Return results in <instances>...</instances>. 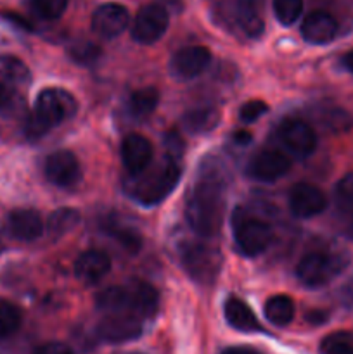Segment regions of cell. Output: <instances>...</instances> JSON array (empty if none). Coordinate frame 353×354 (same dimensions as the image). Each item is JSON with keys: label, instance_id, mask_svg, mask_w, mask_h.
I'll use <instances>...</instances> for the list:
<instances>
[{"label": "cell", "instance_id": "6da1fadb", "mask_svg": "<svg viewBox=\"0 0 353 354\" xmlns=\"http://www.w3.org/2000/svg\"><path fill=\"white\" fill-rule=\"evenodd\" d=\"M227 183L228 175L220 161H203L185 203L187 223L201 237H215L220 232Z\"/></svg>", "mask_w": 353, "mask_h": 354}, {"label": "cell", "instance_id": "7a4b0ae2", "mask_svg": "<svg viewBox=\"0 0 353 354\" xmlns=\"http://www.w3.org/2000/svg\"><path fill=\"white\" fill-rule=\"evenodd\" d=\"M180 175L182 171H180L179 162L166 158L154 168L149 166L134 176L132 197L142 206H156L172 194V190L179 183Z\"/></svg>", "mask_w": 353, "mask_h": 354}, {"label": "cell", "instance_id": "3957f363", "mask_svg": "<svg viewBox=\"0 0 353 354\" xmlns=\"http://www.w3.org/2000/svg\"><path fill=\"white\" fill-rule=\"evenodd\" d=\"M180 261L187 275L197 283H213L220 275L221 258L220 249L206 244L204 241H190L180 251Z\"/></svg>", "mask_w": 353, "mask_h": 354}, {"label": "cell", "instance_id": "277c9868", "mask_svg": "<svg viewBox=\"0 0 353 354\" xmlns=\"http://www.w3.org/2000/svg\"><path fill=\"white\" fill-rule=\"evenodd\" d=\"M346 258L332 252H310L296 266V277L308 289H318L331 282L346 266Z\"/></svg>", "mask_w": 353, "mask_h": 354}, {"label": "cell", "instance_id": "5b68a950", "mask_svg": "<svg viewBox=\"0 0 353 354\" xmlns=\"http://www.w3.org/2000/svg\"><path fill=\"white\" fill-rule=\"evenodd\" d=\"M78 111L75 97L62 88H45L38 93L31 113L48 128H54L71 120Z\"/></svg>", "mask_w": 353, "mask_h": 354}, {"label": "cell", "instance_id": "8992f818", "mask_svg": "<svg viewBox=\"0 0 353 354\" xmlns=\"http://www.w3.org/2000/svg\"><path fill=\"white\" fill-rule=\"evenodd\" d=\"M273 239V230L266 221L251 216H234V242L239 252L249 258L266 251Z\"/></svg>", "mask_w": 353, "mask_h": 354}, {"label": "cell", "instance_id": "52a82bcc", "mask_svg": "<svg viewBox=\"0 0 353 354\" xmlns=\"http://www.w3.org/2000/svg\"><path fill=\"white\" fill-rule=\"evenodd\" d=\"M168 10L159 3L142 7L132 24V38L142 45L156 44L168 30Z\"/></svg>", "mask_w": 353, "mask_h": 354}, {"label": "cell", "instance_id": "ba28073f", "mask_svg": "<svg viewBox=\"0 0 353 354\" xmlns=\"http://www.w3.org/2000/svg\"><path fill=\"white\" fill-rule=\"evenodd\" d=\"M142 334V318L132 313H106L97 325V337L109 344L135 341Z\"/></svg>", "mask_w": 353, "mask_h": 354}, {"label": "cell", "instance_id": "9c48e42d", "mask_svg": "<svg viewBox=\"0 0 353 354\" xmlns=\"http://www.w3.org/2000/svg\"><path fill=\"white\" fill-rule=\"evenodd\" d=\"M279 138L284 147L294 154L296 158L303 159L314 154L317 147V135L314 128L301 120H286L279 128Z\"/></svg>", "mask_w": 353, "mask_h": 354}, {"label": "cell", "instance_id": "30bf717a", "mask_svg": "<svg viewBox=\"0 0 353 354\" xmlns=\"http://www.w3.org/2000/svg\"><path fill=\"white\" fill-rule=\"evenodd\" d=\"M211 54L203 45H190L176 50L170 61V73L176 80H192L210 66Z\"/></svg>", "mask_w": 353, "mask_h": 354}, {"label": "cell", "instance_id": "8fae6325", "mask_svg": "<svg viewBox=\"0 0 353 354\" xmlns=\"http://www.w3.org/2000/svg\"><path fill=\"white\" fill-rule=\"evenodd\" d=\"M130 24V14L127 7L120 3H102L92 14V31L100 38H116Z\"/></svg>", "mask_w": 353, "mask_h": 354}, {"label": "cell", "instance_id": "7c38bea8", "mask_svg": "<svg viewBox=\"0 0 353 354\" xmlns=\"http://www.w3.org/2000/svg\"><path fill=\"white\" fill-rule=\"evenodd\" d=\"M82 169H80V162L73 152L66 151H55L45 161V176L51 183L61 189H68L78 183Z\"/></svg>", "mask_w": 353, "mask_h": 354}, {"label": "cell", "instance_id": "4fadbf2b", "mask_svg": "<svg viewBox=\"0 0 353 354\" xmlns=\"http://www.w3.org/2000/svg\"><path fill=\"white\" fill-rule=\"evenodd\" d=\"M327 207V199L318 187L311 183H296L289 192L291 213L301 220H308Z\"/></svg>", "mask_w": 353, "mask_h": 354}, {"label": "cell", "instance_id": "5bb4252c", "mask_svg": "<svg viewBox=\"0 0 353 354\" xmlns=\"http://www.w3.org/2000/svg\"><path fill=\"white\" fill-rule=\"evenodd\" d=\"M291 168V161L286 154L279 151L258 152L248 165V175L260 182H275L282 178Z\"/></svg>", "mask_w": 353, "mask_h": 354}, {"label": "cell", "instance_id": "9a60e30c", "mask_svg": "<svg viewBox=\"0 0 353 354\" xmlns=\"http://www.w3.org/2000/svg\"><path fill=\"white\" fill-rule=\"evenodd\" d=\"M121 162L132 176L138 175L151 166L152 145L144 135L130 133L121 142Z\"/></svg>", "mask_w": 353, "mask_h": 354}, {"label": "cell", "instance_id": "2e32d148", "mask_svg": "<svg viewBox=\"0 0 353 354\" xmlns=\"http://www.w3.org/2000/svg\"><path fill=\"white\" fill-rule=\"evenodd\" d=\"M44 220L40 213L35 209L21 207V209H14L7 216V232L21 242L37 241L44 234Z\"/></svg>", "mask_w": 353, "mask_h": 354}, {"label": "cell", "instance_id": "e0dca14e", "mask_svg": "<svg viewBox=\"0 0 353 354\" xmlns=\"http://www.w3.org/2000/svg\"><path fill=\"white\" fill-rule=\"evenodd\" d=\"M338 33V23L331 14L324 10H315L308 14L301 23V37L314 45L331 44Z\"/></svg>", "mask_w": 353, "mask_h": 354}, {"label": "cell", "instance_id": "ac0fdd59", "mask_svg": "<svg viewBox=\"0 0 353 354\" xmlns=\"http://www.w3.org/2000/svg\"><path fill=\"white\" fill-rule=\"evenodd\" d=\"M111 259L102 251H87L75 263L76 279L85 283H97L109 273Z\"/></svg>", "mask_w": 353, "mask_h": 354}, {"label": "cell", "instance_id": "d6986e66", "mask_svg": "<svg viewBox=\"0 0 353 354\" xmlns=\"http://www.w3.org/2000/svg\"><path fill=\"white\" fill-rule=\"evenodd\" d=\"M262 7V0H237L235 2V21L246 37L258 38L265 30Z\"/></svg>", "mask_w": 353, "mask_h": 354}, {"label": "cell", "instance_id": "ffe728a7", "mask_svg": "<svg viewBox=\"0 0 353 354\" xmlns=\"http://www.w3.org/2000/svg\"><path fill=\"white\" fill-rule=\"evenodd\" d=\"M224 313L227 324L235 330L246 332V334L262 332V325H260L256 315L253 313V310L244 301L237 299V297H228L224 306Z\"/></svg>", "mask_w": 353, "mask_h": 354}, {"label": "cell", "instance_id": "44dd1931", "mask_svg": "<svg viewBox=\"0 0 353 354\" xmlns=\"http://www.w3.org/2000/svg\"><path fill=\"white\" fill-rule=\"evenodd\" d=\"M132 292V313L138 318L154 317L159 308V294L152 286L145 282H134L130 286Z\"/></svg>", "mask_w": 353, "mask_h": 354}, {"label": "cell", "instance_id": "7402d4cb", "mask_svg": "<svg viewBox=\"0 0 353 354\" xmlns=\"http://www.w3.org/2000/svg\"><path fill=\"white\" fill-rule=\"evenodd\" d=\"M96 304L104 313H132L130 286H113L100 290L96 297Z\"/></svg>", "mask_w": 353, "mask_h": 354}, {"label": "cell", "instance_id": "603a6c76", "mask_svg": "<svg viewBox=\"0 0 353 354\" xmlns=\"http://www.w3.org/2000/svg\"><path fill=\"white\" fill-rule=\"evenodd\" d=\"M220 123V113L217 107H194L189 109L182 118V124L187 133L203 135L215 130Z\"/></svg>", "mask_w": 353, "mask_h": 354}, {"label": "cell", "instance_id": "cb8c5ba5", "mask_svg": "<svg viewBox=\"0 0 353 354\" xmlns=\"http://www.w3.org/2000/svg\"><path fill=\"white\" fill-rule=\"evenodd\" d=\"M31 75L28 66L14 55H0V83L19 90L30 83Z\"/></svg>", "mask_w": 353, "mask_h": 354}, {"label": "cell", "instance_id": "d4e9b609", "mask_svg": "<svg viewBox=\"0 0 353 354\" xmlns=\"http://www.w3.org/2000/svg\"><path fill=\"white\" fill-rule=\"evenodd\" d=\"M265 318L275 327H286L293 322L294 318V303L291 297L279 294V296H272L265 303L263 308Z\"/></svg>", "mask_w": 353, "mask_h": 354}, {"label": "cell", "instance_id": "484cf974", "mask_svg": "<svg viewBox=\"0 0 353 354\" xmlns=\"http://www.w3.org/2000/svg\"><path fill=\"white\" fill-rule=\"evenodd\" d=\"M159 104V92L154 86H144V88L135 90L128 99V111L134 118L142 120V118L151 116Z\"/></svg>", "mask_w": 353, "mask_h": 354}, {"label": "cell", "instance_id": "4316f807", "mask_svg": "<svg viewBox=\"0 0 353 354\" xmlns=\"http://www.w3.org/2000/svg\"><path fill=\"white\" fill-rule=\"evenodd\" d=\"M102 230L104 234L111 235L113 239H116L125 249H128L130 252H137L142 245V237L137 230L130 227H125L121 225L116 218H104L102 221Z\"/></svg>", "mask_w": 353, "mask_h": 354}, {"label": "cell", "instance_id": "83f0119b", "mask_svg": "<svg viewBox=\"0 0 353 354\" xmlns=\"http://www.w3.org/2000/svg\"><path fill=\"white\" fill-rule=\"evenodd\" d=\"M80 213L73 207H59L54 213L48 216L47 220V230L52 237H62V235L69 234L75 230L80 223Z\"/></svg>", "mask_w": 353, "mask_h": 354}, {"label": "cell", "instance_id": "f1b7e54d", "mask_svg": "<svg viewBox=\"0 0 353 354\" xmlns=\"http://www.w3.org/2000/svg\"><path fill=\"white\" fill-rule=\"evenodd\" d=\"M23 322V313L14 303L0 299V341L16 334Z\"/></svg>", "mask_w": 353, "mask_h": 354}, {"label": "cell", "instance_id": "f546056e", "mask_svg": "<svg viewBox=\"0 0 353 354\" xmlns=\"http://www.w3.org/2000/svg\"><path fill=\"white\" fill-rule=\"evenodd\" d=\"M273 14L282 26H291L303 12V0H273Z\"/></svg>", "mask_w": 353, "mask_h": 354}, {"label": "cell", "instance_id": "4dcf8cb0", "mask_svg": "<svg viewBox=\"0 0 353 354\" xmlns=\"http://www.w3.org/2000/svg\"><path fill=\"white\" fill-rule=\"evenodd\" d=\"M320 354H353V337L346 332L327 335L320 344Z\"/></svg>", "mask_w": 353, "mask_h": 354}, {"label": "cell", "instance_id": "1f68e13d", "mask_svg": "<svg viewBox=\"0 0 353 354\" xmlns=\"http://www.w3.org/2000/svg\"><path fill=\"white\" fill-rule=\"evenodd\" d=\"M69 57H71L76 64H96L97 59L100 57V48L97 47L96 44H90V41H82V44H76L69 48Z\"/></svg>", "mask_w": 353, "mask_h": 354}, {"label": "cell", "instance_id": "d6a6232c", "mask_svg": "<svg viewBox=\"0 0 353 354\" xmlns=\"http://www.w3.org/2000/svg\"><path fill=\"white\" fill-rule=\"evenodd\" d=\"M69 0H33V9L44 19H59L68 9Z\"/></svg>", "mask_w": 353, "mask_h": 354}, {"label": "cell", "instance_id": "836d02e7", "mask_svg": "<svg viewBox=\"0 0 353 354\" xmlns=\"http://www.w3.org/2000/svg\"><path fill=\"white\" fill-rule=\"evenodd\" d=\"M334 197L341 209L353 211V173L339 180L334 190Z\"/></svg>", "mask_w": 353, "mask_h": 354}, {"label": "cell", "instance_id": "e575fe53", "mask_svg": "<svg viewBox=\"0 0 353 354\" xmlns=\"http://www.w3.org/2000/svg\"><path fill=\"white\" fill-rule=\"evenodd\" d=\"M163 147H165L166 158L180 162L183 152H185V142L180 137L179 131H168V133L165 135V140H163Z\"/></svg>", "mask_w": 353, "mask_h": 354}, {"label": "cell", "instance_id": "d590c367", "mask_svg": "<svg viewBox=\"0 0 353 354\" xmlns=\"http://www.w3.org/2000/svg\"><path fill=\"white\" fill-rule=\"evenodd\" d=\"M266 111H269V106H266L263 100L253 99L248 100L246 104H242L241 111H239V118H241V121H244V123H255V121L260 120Z\"/></svg>", "mask_w": 353, "mask_h": 354}, {"label": "cell", "instance_id": "8d00e7d4", "mask_svg": "<svg viewBox=\"0 0 353 354\" xmlns=\"http://www.w3.org/2000/svg\"><path fill=\"white\" fill-rule=\"evenodd\" d=\"M325 124H327V128H331L332 131H346L353 124V118L350 116L346 111L334 109L327 114V118H325Z\"/></svg>", "mask_w": 353, "mask_h": 354}, {"label": "cell", "instance_id": "74e56055", "mask_svg": "<svg viewBox=\"0 0 353 354\" xmlns=\"http://www.w3.org/2000/svg\"><path fill=\"white\" fill-rule=\"evenodd\" d=\"M48 130H51V128H48L47 124L42 123L33 113H30V116H28L26 121H24V135H26L28 138H31V140L42 138Z\"/></svg>", "mask_w": 353, "mask_h": 354}, {"label": "cell", "instance_id": "f35d334b", "mask_svg": "<svg viewBox=\"0 0 353 354\" xmlns=\"http://www.w3.org/2000/svg\"><path fill=\"white\" fill-rule=\"evenodd\" d=\"M338 299H339V303H341V306L345 308V310L352 311V313H353V277H352V279L346 280V282L343 283L341 287H339Z\"/></svg>", "mask_w": 353, "mask_h": 354}, {"label": "cell", "instance_id": "ab89813d", "mask_svg": "<svg viewBox=\"0 0 353 354\" xmlns=\"http://www.w3.org/2000/svg\"><path fill=\"white\" fill-rule=\"evenodd\" d=\"M16 92L17 90L0 83V113H2V111H7L9 107H12L14 100H16Z\"/></svg>", "mask_w": 353, "mask_h": 354}, {"label": "cell", "instance_id": "60d3db41", "mask_svg": "<svg viewBox=\"0 0 353 354\" xmlns=\"http://www.w3.org/2000/svg\"><path fill=\"white\" fill-rule=\"evenodd\" d=\"M2 17H6V19L9 21V23H12V24H16V26H19L21 30H26V31L33 30V28H31V24L28 23V21L24 19V17L17 16V14H14V12H3Z\"/></svg>", "mask_w": 353, "mask_h": 354}, {"label": "cell", "instance_id": "b9f144b4", "mask_svg": "<svg viewBox=\"0 0 353 354\" xmlns=\"http://www.w3.org/2000/svg\"><path fill=\"white\" fill-rule=\"evenodd\" d=\"M64 346L62 344H47L44 346V348L37 349V353L35 354H59L61 351H64Z\"/></svg>", "mask_w": 353, "mask_h": 354}, {"label": "cell", "instance_id": "7bdbcfd3", "mask_svg": "<svg viewBox=\"0 0 353 354\" xmlns=\"http://www.w3.org/2000/svg\"><path fill=\"white\" fill-rule=\"evenodd\" d=\"M221 354H260L258 351L251 348H244V346H237V348H227Z\"/></svg>", "mask_w": 353, "mask_h": 354}, {"label": "cell", "instance_id": "ee69618b", "mask_svg": "<svg viewBox=\"0 0 353 354\" xmlns=\"http://www.w3.org/2000/svg\"><path fill=\"white\" fill-rule=\"evenodd\" d=\"M341 64H343V68L346 69V71L352 73V75H353V48H352V50L346 52L345 55H343Z\"/></svg>", "mask_w": 353, "mask_h": 354}, {"label": "cell", "instance_id": "f6af8a7d", "mask_svg": "<svg viewBox=\"0 0 353 354\" xmlns=\"http://www.w3.org/2000/svg\"><path fill=\"white\" fill-rule=\"evenodd\" d=\"M307 320L311 322V324H324L327 320V315L322 313V311H311V313H308Z\"/></svg>", "mask_w": 353, "mask_h": 354}, {"label": "cell", "instance_id": "bcb514c9", "mask_svg": "<svg viewBox=\"0 0 353 354\" xmlns=\"http://www.w3.org/2000/svg\"><path fill=\"white\" fill-rule=\"evenodd\" d=\"M249 140H251V135H249L248 131H237V133L234 135V142H237V144L241 145H246Z\"/></svg>", "mask_w": 353, "mask_h": 354}, {"label": "cell", "instance_id": "7dc6e473", "mask_svg": "<svg viewBox=\"0 0 353 354\" xmlns=\"http://www.w3.org/2000/svg\"><path fill=\"white\" fill-rule=\"evenodd\" d=\"M346 235H348L350 239H353V211H352V216H350L348 220V225H346Z\"/></svg>", "mask_w": 353, "mask_h": 354}, {"label": "cell", "instance_id": "c3c4849f", "mask_svg": "<svg viewBox=\"0 0 353 354\" xmlns=\"http://www.w3.org/2000/svg\"><path fill=\"white\" fill-rule=\"evenodd\" d=\"M3 251V242H2V237H0V252Z\"/></svg>", "mask_w": 353, "mask_h": 354}, {"label": "cell", "instance_id": "681fc988", "mask_svg": "<svg viewBox=\"0 0 353 354\" xmlns=\"http://www.w3.org/2000/svg\"><path fill=\"white\" fill-rule=\"evenodd\" d=\"M59 354H71V353H69V351H68V348H66L64 351H61V353H59Z\"/></svg>", "mask_w": 353, "mask_h": 354}]
</instances>
